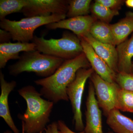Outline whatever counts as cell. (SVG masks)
<instances>
[{
  "instance_id": "7",
  "label": "cell",
  "mask_w": 133,
  "mask_h": 133,
  "mask_svg": "<svg viewBox=\"0 0 133 133\" xmlns=\"http://www.w3.org/2000/svg\"><path fill=\"white\" fill-rule=\"evenodd\" d=\"M90 78L94 87L99 105L107 117L110 112L117 109L118 94L120 88L116 82H108L95 72Z\"/></svg>"
},
{
  "instance_id": "12",
  "label": "cell",
  "mask_w": 133,
  "mask_h": 133,
  "mask_svg": "<svg viewBox=\"0 0 133 133\" xmlns=\"http://www.w3.org/2000/svg\"><path fill=\"white\" fill-rule=\"evenodd\" d=\"M1 94L0 96V116L2 118L14 133H20L12 119L8 104L9 95L15 88V81L8 82L1 70L0 71Z\"/></svg>"
},
{
  "instance_id": "29",
  "label": "cell",
  "mask_w": 133,
  "mask_h": 133,
  "mask_svg": "<svg viewBox=\"0 0 133 133\" xmlns=\"http://www.w3.org/2000/svg\"><path fill=\"white\" fill-rule=\"evenodd\" d=\"M3 133H13L12 131H10V130H8L5 131ZM22 133H25L24 131V127L22 125Z\"/></svg>"
},
{
  "instance_id": "9",
  "label": "cell",
  "mask_w": 133,
  "mask_h": 133,
  "mask_svg": "<svg viewBox=\"0 0 133 133\" xmlns=\"http://www.w3.org/2000/svg\"><path fill=\"white\" fill-rule=\"evenodd\" d=\"M95 90L90 82L86 101V125L84 133H104L102 130V111L99 108Z\"/></svg>"
},
{
  "instance_id": "6",
  "label": "cell",
  "mask_w": 133,
  "mask_h": 133,
  "mask_svg": "<svg viewBox=\"0 0 133 133\" xmlns=\"http://www.w3.org/2000/svg\"><path fill=\"white\" fill-rule=\"evenodd\" d=\"M94 71L92 68L79 69L76 77L66 88V94L71 103L76 131H84L85 127L81 111L82 99L86 81Z\"/></svg>"
},
{
  "instance_id": "23",
  "label": "cell",
  "mask_w": 133,
  "mask_h": 133,
  "mask_svg": "<svg viewBox=\"0 0 133 133\" xmlns=\"http://www.w3.org/2000/svg\"><path fill=\"white\" fill-rule=\"evenodd\" d=\"M115 82L121 89L133 92V74L118 72Z\"/></svg>"
},
{
  "instance_id": "25",
  "label": "cell",
  "mask_w": 133,
  "mask_h": 133,
  "mask_svg": "<svg viewBox=\"0 0 133 133\" xmlns=\"http://www.w3.org/2000/svg\"><path fill=\"white\" fill-rule=\"evenodd\" d=\"M58 128L59 133H84V131L79 132H76L74 131H72L66 125L64 121L59 120L57 122ZM107 133H114L113 132H108Z\"/></svg>"
},
{
  "instance_id": "8",
  "label": "cell",
  "mask_w": 133,
  "mask_h": 133,
  "mask_svg": "<svg viewBox=\"0 0 133 133\" xmlns=\"http://www.w3.org/2000/svg\"><path fill=\"white\" fill-rule=\"evenodd\" d=\"M69 4L65 0H28L21 12L26 17L66 15Z\"/></svg>"
},
{
  "instance_id": "28",
  "label": "cell",
  "mask_w": 133,
  "mask_h": 133,
  "mask_svg": "<svg viewBox=\"0 0 133 133\" xmlns=\"http://www.w3.org/2000/svg\"><path fill=\"white\" fill-rule=\"evenodd\" d=\"M125 3L128 7L133 8V0H127L125 1Z\"/></svg>"
},
{
  "instance_id": "30",
  "label": "cell",
  "mask_w": 133,
  "mask_h": 133,
  "mask_svg": "<svg viewBox=\"0 0 133 133\" xmlns=\"http://www.w3.org/2000/svg\"><path fill=\"white\" fill-rule=\"evenodd\" d=\"M131 73L133 74V62L132 63V69H131Z\"/></svg>"
},
{
  "instance_id": "11",
  "label": "cell",
  "mask_w": 133,
  "mask_h": 133,
  "mask_svg": "<svg viewBox=\"0 0 133 133\" xmlns=\"http://www.w3.org/2000/svg\"><path fill=\"white\" fill-rule=\"evenodd\" d=\"M83 52L95 73L102 79L110 83L115 82L117 73L95 52L91 45L83 38L79 39Z\"/></svg>"
},
{
  "instance_id": "24",
  "label": "cell",
  "mask_w": 133,
  "mask_h": 133,
  "mask_svg": "<svg viewBox=\"0 0 133 133\" xmlns=\"http://www.w3.org/2000/svg\"><path fill=\"white\" fill-rule=\"evenodd\" d=\"M96 1L110 9L117 10L120 9L125 2V1L123 0H96Z\"/></svg>"
},
{
  "instance_id": "21",
  "label": "cell",
  "mask_w": 133,
  "mask_h": 133,
  "mask_svg": "<svg viewBox=\"0 0 133 133\" xmlns=\"http://www.w3.org/2000/svg\"><path fill=\"white\" fill-rule=\"evenodd\" d=\"M91 11L96 19L108 24L115 16L119 14L118 10L110 9L96 1L91 7Z\"/></svg>"
},
{
  "instance_id": "17",
  "label": "cell",
  "mask_w": 133,
  "mask_h": 133,
  "mask_svg": "<svg viewBox=\"0 0 133 133\" xmlns=\"http://www.w3.org/2000/svg\"><path fill=\"white\" fill-rule=\"evenodd\" d=\"M110 25L114 36L115 44L118 45L126 41L133 32V12H128L120 21Z\"/></svg>"
},
{
  "instance_id": "18",
  "label": "cell",
  "mask_w": 133,
  "mask_h": 133,
  "mask_svg": "<svg viewBox=\"0 0 133 133\" xmlns=\"http://www.w3.org/2000/svg\"><path fill=\"white\" fill-rule=\"evenodd\" d=\"M90 33L94 38L99 42L115 45L111 25L108 23L96 21L91 27Z\"/></svg>"
},
{
  "instance_id": "2",
  "label": "cell",
  "mask_w": 133,
  "mask_h": 133,
  "mask_svg": "<svg viewBox=\"0 0 133 133\" xmlns=\"http://www.w3.org/2000/svg\"><path fill=\"white\" fill-rule=\"evenodd\" d=\"M18 92L27 104L25 112L18 115L25 133L43 132L49 122L54 102L43 98L41 93L32 85L22 87Z\"/></svg>"
},
{
  "instance_id": "20",
  "label": "cell",
  "mask_w": 133,
  "mask_h": 133,
  "mask_svg": "<svg viewBox=\"0 0 133 133\" xmlns=\"http://www.w3.org/2000/svg\"><path fill=\"white\" fill-rule=\"evenodd\" d=\"M91 0L69 1V8L66 17L69 18L88 15L91 10Z\"/></svg>"
},
{
  "instance_id": "22",
  "label": "cell",
  "mask_w": 133,
  "mask_h": 133,
  "mask_svg": "<svg viewBox=\"0 0 133 133\" xmlns=\"http://www.w3.org/2000/svg\"><path fill=\"white\" fill-rule=\"evenodd\" d=\"M117 109L123 112L133 113V92L124 89L119 90Z\"/></svg>"
},
{
  "instance_id": "5",
  "label": "cell",
  "mask_w": 133,
  "mask_h": 133,
  "mask_svg": "<svg viewBox=\"0 0 133 133\" xmlns=\"http://www.w3.org/2000/svg\"><path fill=\"white\" fill-rule=\"evenodd\" d=\"M66 17V15L53 14L48 16L26 17L19 21H10L5 18L1 21L0 27L10 32L13 41L29 43L33 40L36 29L64 20Z\"/></svg>"
},
{
  "instance_id": "4",
  "label": "cell",
  "mask_w": 133,
  "mask_h": 133,
  "mask_svg": "<svg viewBox=\"0 0 133 133\" xmlns=\"http://www.w3.org/2000/svg\"><path fill=\"white\" fill-rule=\"evenodd\" d=\"M36 50L65 60L72 59L83 52L81 41L75 34L64 32L59 39H46L35 36L32 41Z\"/></svg>"
},
{
  "instance_id": "15",
  "label": "cell",
  "mask_w": 133,
  "mask_h": 133,
  "mask_svg": "<svg viewBox=\"0 0 133 133\" xmlns=\"http://www.w3.org/2000/svg\"><path fill=\"white\" fill-rule=\"evenodd\" d=\"M118 73H131L133 57V33L130 38L117 45Z\"/></svg>"
},
{
  "instance_id": "14",
  "label": "cell",
  "mask_w": 133,
  "mask_h": 133,
  "mask_svg": "<svg viewBox=\"0 0 133 133\" xmlns=\"http://www.w3.org/2000/svg\"><path fill=\"white\" fill-rule=\"evenodd\" d=\"M36 45L32 42H17L0 44V68H5L10 59H19L20 52L36 50Z\"/></svg>"
},
{
  "instance_id": "26",
  "label": "cell",
  "mask_w": 133,
  "mask_h": 133,
  "mask_svg": "<svg viewBox=\"0 0 133 133\" xmlns=\"http://www.w3.org/2000/svg\"><path fill=\"white\" fill-rule=\"evenodd\" d=\"M12 36L9 32L1 29H0V44L10 42Z\"/></svg>"
},
{
  "instance_id": "27",
  "label": "cell",
  "mask_w": 133,
  "mask_h": 133,
  "mask_svg": "<svg viewBox=\"0 0 133 133\" xmlns=\"http://www.w3.org/2000/svg\"><path fill=\"white\" fill-rule=\"evenodd\" d=\"M42 133H59L57 122H54L48 125L45 130Z\"/></svg>"
},
{
  "instance_id": "13",
  "label": "cell",
  "mask_w": 133,
  "mask_h": 133,
  "mask_svg": "<svg viewBox=\"0 0 133 133\" xmlns=\"http://www.w3.org/2000/svg\"><path fill=\"white\" fill-rule=\"evenodd\" d=\"M83 38L91 45L95 52L105 61L111 69L118 73V54L115 45L99 42L87 33Z\"/></svg>"
},
{
  "instance_id": "3",
  "label": "cell",
  "mask_w": 133,
  "mask_h": 133,
  "mask_svg": "<svg viewBox=\"0 0 133 133\" xmlns=\"http://www.w3.org/2000/svg\"><path fill=\"white\" fill-rule=\"evenodd\" d=\"M64 61L62 58L42 54L36 50L23 52L18 61L9 66V71L13 76L27 72H34L44 78L54 74Z\"/></svg>"
},
{
  "instance_id": "16",
  "label": "cell",
  "mask_w": 133,
  "mask_h": 133,
  "mask_svg": "<svg viewBox=\"0 0 133 133\" xmlns=\"http://www.w3.org/2000/svg\"><path fill=\"white\" fill-rule=\"evenodd\" d=\"M107 124L116 133H133V120L115 109L108 115Z\"/></svg>"
},
{
  "instance_id": "19",
  "label": "cell",
  "mask_w": 133,
  "mask_h": 133,
  "mask_svg": "<svg viewBox=\"0 0 133 133\" xmlns=\"http://www.w3.org/2000/svg\"><path fill=\"white\" fill-rule=\"evenodd\" d=\"M28 0H1L0 20L2 21L8 15L21 12L26 6Z\"/></svg>"
},
{
  "instance_id": "1",
  "label": "cell",
  "mask_w": 133,
  "mask_h": 133,
  "mask_svg": "<svg viewBox=\"0 0 133 133\" xmlns=\"http://www.w3.org/2000/svg\"><path fill=\"white\" fill-rule=\"evenodd\" d=\"M84 52L72 59L64 60L54 74L34 81L42 87L41 94L54 104L60 101H68L66 88L74 80L79 69L90 68Z\"/></svg>"
},
{
  "instance_id": "10",
  "label": "cell",
  "mask_w": 133,
  "mask_h": 133,
  "mask_svg": "<svg viewBox=\"0 0 133 133\" xmlns=\"http://www.w3.org/2000/svg\"><path fill=\"white\" fill-rule=\"evenodd\" d=\"M97 19L94 16H82L61 20L45 25L47 29H65L71 30L79 38L90 33L91 28Z\"/></svg>"
}]
</instances>
